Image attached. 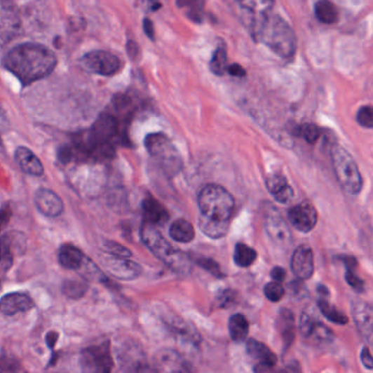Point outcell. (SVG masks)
<instances>
[{"label":"cell","instance_id":"10","mask_svg":"<svg viewBox=\"0 0 373 373\" xmlns=\"http://www.w3.org/2000/svg\"><path fill=\"white\" fill-rule=\"evenodd\" d=\"M102 265L111 276L122 280H133L142 274V267L126 257H113L107 254L103 257Z\"/></svg>","mask_w":373,"mask_h":373},{"label":"cell","instance_id":"17","mask_svg":"<svg viewBox=\"0 0 373 373\" xmlns=\"http://www.w3.org/2000/svg\"><path fill=\"white\" fill-rule=\"evenodd\" d=\"M154 366L158 371L168 372H187L191 367L177 351L172 349H163L156 355Z\"/></svg>","mask_w":373,"mask_h":373},{"label":"cell","instance_id":"36","mask_svg":"<svg viewBox=\"0 0 373 373\" xmlns=\"http://www.w3.org/2000/svg\"><path fill=\"white\" fill-rule=\"evenodd\" d=\"M194 259L197 265H199L205 271H208L209 274H212V276L217 277V278H222L224 276L222 269H220L219 264L217 263L214 259L205 257H196Z\"/></svg>","mask_w":373,"mask_h":373},{"label":"cell","instance_id":"5","mask_svg":"<svg viewBox=\"0 0 373 373\" xmlns=\"http://www.w3.org/2000/svg\"><path fill=\"white\" fill-rule=\"evenodd\" d=\"M199 212L212 219L230 222L234 209V198L224 187L208 184L198 194Z\"/></svg>","mask_w":373,"mask_h":373},{"label":"cell","instance_id":"8","mask_svg":"<svg viewBox=\"0 0 373 373\" xmlns=\"http://www.w3.org/2000/svg\"><path fill=\"white\" fill-rule=\"evenodd\" d=\"M80 62L88 72L100 76H113L122 68L118 56L107 50H93L80 58Z\"/></svg>","mask_w":373,"mask_h":373},{"label":"cell","instance_id":"46","mask_svg":"<svg viewBox=\"0 0 373 373\" xmlns=\"http://www.w3.org/2000/svg\"><path fill=\"white\" fill-rule=\"evenodd\" d=\"M11 218V209L9 207H4L0 209V229L4 228Z\"/></svg>","mask_w":373,"mask_h":373},{"label":"cell","instance_id":"52","mask_svg":"<svg viewBox=\"0 0 373 373\" xmlns=\"http://www.w3.org/2000/svg\"><path fill=\"white\" fill-rule=\"evenodd\" d=\"M3 120H4L3 110H1V107H0V123H3Z\"/></svg>","mask_w":373,"mask_h":373},{"label":"cell","instance_id":"4","mask_svg":"<svg viewBox=\"0 0 373 373\" xmlns=\"http://www.w3.org/2000/svg\"><path fill=\"white\" fill-rule=\"evenodd\" d=\"M144 147L162 171L169 177H175L183 168L181 154L167 135L152 133L144 138Z\"/></svg>","mask_w":373,"mask_h":373},{"label":"cell","instance_id":"34","mask_svg":"<svg viewBox=\"0 0 373 373\" xmlns=\"http://www.w3.org/2000/svg\"><path fill=\"white\" fill-rule=\"evenodd\" d=\"M226 50L224 45H220L214 52L212 60H210V70L217 76H222L226 72Z\"/></svg>","mask_w":373,"mask_h":373},{"label":"cell","instance_id":"24","mask_svg":"<svg viewBox=\"0 0 373 373\" xmlns=\"http://www.w3.org/2000/svg\"><path fill=\"white\" fill-rule=\"evenodd\" d=\"M86 259L83 251L70 243L64 244L58 253L60 265L72 271H79Z\"/></svg>","mask_w":373,"mask_h":373},{"label":"cell","instance_id":"50","mask_svg":"<svg viewBox=\"0 0 373 373\" xmlns=\"http://www.w3.org/2000/svg\"><path fill=\"white\" fill-rule=\"evenodd\" d=\"M57 341L58 334L56 333V332H50V333H48V335H46V344H48V346L50 349H53L54 347H55Z\"/></svg>","mask_w":373,"mask_h":373},{"label":"cell","instance_id":"42","mask_svg":"<svg viewBox=\"0 0 373 373\" xmlns=\"http://www.w3.org/2000/svg\"><path fill=\"white\" fill-rule=\"evenodd\" d=\"M236 294L232 290L222 291L217 299V306L219 308H228L236 302Z\"/></svg>","mask_w":373,"mask_h":373},{"label":"cell","instance_id":"7","mask_svg":"<svg viewBox=\"0 0 373 373\" xmlns=\"http://www.w3.org/2000/svg\"><path fill=\"white\" fill-rule=\"evenodd\" d=\"M80 365L86 372H111L114 367L110 343L103 341L83 349L80 356Z\"/></svg>","mask_w":373,"mask_h":373},{"label":"cell","instance_id":"32","mask_svg":"<svg viewBox=\"0 0 373 373\" xmlns=\"http://www.w3.org/2000/svg\"><path fill=\"white\" fill-rule=\"evenodd\" d=\"M243 11H249L253 15H262L271 11L275 0H236Z\"/></svg>","mask_w":373,"mask_h":373},{"label":"cell","instance_id":"35","mask_svg":"<svg viewBox=\"0 0 373 373\" xmlns=\"http://www.w3.org/2000/svg\"><path fill=\"white\" fill-rule=\"evenodd\" d=\"M297 135L304 138L308 144H316L321 137V130L314 124H304L297 130Z\"/></svg>","mask_w":373,"mask_h":373},{"label":"cell","instance_id":"48","mask_svg":"<svg viewBox=\"0 0 373 373\" xmlns=\"http://www.w3.org/2000/svg\"><path fill=\"white\" fill-rule=\"evenodd\" d=\"M127 52L133 60L137 58V56L140 55V48H138L137 43H135L134 41H130L127 43Z\"/></svg>","mask_w":373,"mask_h":373},{"label":"cell","instance_id":"28","mask_svg":"<svg viewBox=\"0 0 373 373\" xmlns=\"http://www.w3.org/2000/svg\"><path fill=\"white\" fill-rule=\"evenodd\" d=\"M250 325L247 318L242 314H233L229 318V334L232 341L242 343L247 339Z\"/></svg>","mask_w":373,"mask_h":373},{"label":"cell","instance_id":"47","mask_svg":"<svg viewBox=\"0 0 373 373\" xmlns=\"http://www.w3.org/2000/svg\"><path fill=\"white\" fill-rule=\"evenodd\" d=\"M142 25H144V33H146V35H147L148 38L150 39V40L154 41V23H152V21L150 20V19H148V18H146L144 20V23H142Z\"/></svg>","mask_w":373,"mask_h":373},{"label":"cell","instance_id":"22","mask_svg":"<svg viewBox=\"0 0 373 373\" xmlns=\"http://www.w3.org/2000/svg\"><path fill=\"white\" fill-rule=\"evenodd\" d=\"M247 351L249 356L259 362V367L269 369L277 363V356L265 344L251 339L247 341Z\"/></svg>","mask_w":373,"mask_h":373},{"label":"cell","instance_id":"21","mask_svg":"<svg viewBox=\"0 0 373 373\" xmlns=\"http://www.w3.org/2000/svg\"><path fill=\"white\" fill-rule=\"evenodd\" d=\"M266 187L269 194L280 204H287L294 198V189L284 175H278V173L269 175L266 179Z\"/></svg>","mask_w":373,"mask_h":373},{"label":"cell","instance_id":"16","mask_svg":"<svg viewBox=\"0 0 373 373\" xmlns=\"http://www.w3.org/2000/svg\"><path fill=\"white\" fill-rule=\"evenodd\" d=\"M34 306L33 299L23 292H11L0 299V312L8 316L29 311Z\"/></svg>","mask_w":373,"mask_h":373},{"label":"cell","instance_id":"33","mask_svg":"<svg viewBox=\"0 0 373 373\" xmlns=\"http://www.w3.org/2000/svg\"><path fill=\"white\" fill-rule=\"evenodd\" d=\"M88 286L87 283L83 279H67V280L62 283V292L66 297L70 299L83 298L87 294Z\"/></svg>","mask_w":373,"mask_h":373},{"label":"cell","instance_id":"1","mask_svg":"<svg viewBox=\"0 0 373 373\" xmlns=\"http://www.w3.org/2000/svg\"><path fill=\"white\" fill-rule=\"evenodd\" d=\"M56 65L57 57L53 50L35 43L18 45L4 58L6 69L20 80L23 86L48 77L54 72Z\"/></svg>","mask_w":373,"mask_h":373},{"label":"cell","instance_id":"44","mask_svg":"<svg viewBox=\"0 0 373 373\" xmlns=\"http://www.w3.org/2000/svg\"><path fill=\"white\" fill-rule=\"evenodd\" d=\"M286 271L283 267L276 266L271 269V276L274 281H278V283H283L286 279Z\"/></svg>","mask_w":373,"mask_h":373},{"label":"cell","instance_id":"19","mask_svg":"<svg viewBox=\"0 0 373 373\" xmlns=\"http://www.w3.org/2000/svg\"><path fill=\"white\" fill-rule=\"evenodd\" d=\"M142 214H144V222L154 226H162L167 224L170 219L167 208L159 201L151 196L146 197L142 201Z\"/></svg>","mask_w":373,"mask_h":373},{"label":"cell","instance_id":"51","mask_svg":"<svg viewBox=\"0 0 373 373\" xmlns=\"http://www.w3.org/2000/svg\"><path fill=\"white\" fill-rule=\"evenodd\" d=\"M13 21H15V19H11V25H13V27H18V25H15V23H13ZM0 27H3V29H1V30H3V32H6V31H8V28H5L6 22H4V21L3 25H0Z\"/></svg>","mask_w":373,"mask_h":373},{"label":"cell","instance_id":"27","mask_svg":"<svg viewBox=\"0 0 373 373\" xmlns=\"http://www.w3.org/2000/svg\"><path fill=\"white\" fill-rule=\"evenodd\" d=\"M314 13L320 22L334 25L339 21V9L331 0H320L314 6Z\"/></svg>","mask_w":373,"mask_h":373},{"label":"cell","instance_id":"23","mask_svg":"<svg viewBox=\"0 0 373 373\" xmlns=\"http://www.w3.org/2000/svg\"><path fill=\"white\" fill-rule=\"evenodd\" d=\"M277 329H278L279 334H280L281 339L284 343L285 351L290 348L294 341V329H296V323H294V316L288 308H281L279 311L278 318H277Z\"/></svg>","mask_w":373,"mask_h":373},{"label":"cell","instance_id":"15","mask_svg":"<svg viewBox=\"0 0 373 373\" xmlns=\"http://www.w3.org/2000/svg\"><path fill=\"white\" fill-rule=\"evenodd\" d=\"M35 206L39 212L50 218L60 217L64 212V203L60 197L50 189H40L35 193Z\"/></svg>","mask_w":373,"mask_h":373},{"label":"cell","instance_id":"45","mask_svg":"<svg viewBox=\"0 0 373 373\" xmlns=\"http://www.w3.org/2000/svg\"><path fill=\"white\" fill-rule=\"evenodd\" d=\"M226 72H229L230 75L234 76V77H244V76L247 75L245 69L242 66L238 65V64L228 66Z\"/></svg>","mask_w":373,"mask_h":373},{"label":"cell","instance_id":"30","mask_svg":"<svg viewBox=\"0 0 373 373\" xmlns=\"http://www.w3.org/2000/svg\"><path fill=\"white\" fill-rule=\"evenodd\" d=\"M177 6L181 9H186L189 20L196 23L204 20L205 0H177Z\"/></svg>","mask_w":373,"mask_h":373},{"label":"cell","instance_id":"12","mask_svg":"<svg viewBox=\"0 0 373 373\" xmlns=\"http://www.w3.org/2000/svg\"><path fill=\"white\" fill-rule=\"evenodd\" d=\"M25 249V238L19 232L4 234L0 238V264L3 269H11L13 259L17 254L22 253Z\"/></svg>","mask_w":373,"mask_h":373},{"label":"cell","instance_id":"3","mask_svg":"<svg viewBox=\"0 0 373 373\" xmlns=\"http://www.w3.org/2000/svg\"><path fill=\"white\" fill-rule=\"evenodd\" d=\"M140 238L154 257L165 263L177 274L187 276L192 271L191 259L181 250L172 245L165 236H162L157 226L144 222L140 228Z\"/></svg>","mask_w":373,"mask_h":373},{"label":"cell","instance_id":"25","mask_svg":"<svg viewBox=\"0 0 373 373\" xmlns=\"http://www.w3.org/2000/svg\"><path fill=\"white\" fill-rule=\"evenodd\" d=\"M198 226L201 231L210 239H222L229 232L230 222L212 219L208 217L199 215Z\"/></svg>","mask_w":373,"mask_h":373},{"label":"cell","instance_id":"18","mask_svg":"<svg viewBox=\"0 0 373 373\" xmlns=\"http://www.w3.org/2000/svg\"><path fill=\"white\" fill-rule=\"evenodd\" d=\"M351 314H353V321L356 324L359 333L363 336V339L370 341L372 339L373 330L372 306L365 301L353 302L351 306Z\"/></svg>","mask_w":373,"mask_h":373},{"label":"cell","instance_id":"37","mask_svg":"<svg viewBox=\"0 0 373 373\" xmlns=\"http://www.w3.org/2000/svg\"><path fill=\"white\" fill-rule=\"evenodd\" d=\"M265 297L271 302H279L285 297V288L278 281H271L264 288Z\"/></svg>","mask_w":373,"mask_h":373},{"label":"cell","instance_id":"38","mask_svg":"<svg viewBox=\"0 0 373 373\" xmlns=\"http://www.w3.org/2000/svg\"><path fill=\"white\" fill-rule=\"evenodd\" d=\"M105 252L113 257H126L130 259L132 257V252L125 247L122 244L114 241H107L104 243Z\"/></svg>","mask_w":373,"mask_h":373},{"label":"cell","instance_id":"31","mask_svg":"<svg viewBox=\"0 0 373 373\" xmlns=\"http://www.w3.org/2000/svg\"><path fill=\"white\" fill-rule=\"evenodd\" d=\"M318 308L321 313L333 323L339 324V325H345L348 323V316L344 314L339 308L330 304L326 299H321L318 301Z\"/></svg>","mask_w":373,"mask_h":373},{"label":"cell","instance_id":"49","mask_svg":"<svg viewBox=\"0 0 373 373\" xmlns=\"http://www.w3.org/2000/svg\"><path fill=\"white\" fill-rule=\"evenodd\" d=\"M339 259L343 262L346 265V269H355L357 266V259L355 257H349V255H343L339 257Z\"/></svg>","mask_w":373,"mask_h":373},{"label":"cell","instance_id":"11","mask_svg":"<svg viewBox=\"0 0 373 373\" xmlns=\"http://www.w3.org/2000/svg\"><path fill=\"white\" fill-rule=\"evenodd\" d=\"M288 219L294 229L302 233H308L318 222L316 207L308 202H302L289 209Z\"/></svg>","mask_w":373,"mask_h":373},{"label":"cell","instance_id":"9","mask_svg":"<svg viewBox=\"0 0 373 373\" xmlns=\"http://www.w3.org/2000/svg\"><path fill=\"white\" fill-rule=\"evenodd\" d=\"M264 226L269 240L276 244L277 247H285L290 245L292 241L290 229L286 220L277 210L273 208L267 210Z\"/></svg>","mask_w":373,"mask_h":373},{"label":"cell","instance_id":"43","mask_svg":"<svg viewBox=\"0 0 373 373\" xmlns=\"http://www.w3.org/2000/svg\"><path fill=\"white\" fill-rule=\"evenodd\" d=\"M361 361H362L363 366L366 367L368 370H372L373 361L372 356H371L370 349L368 347H365L361 351Z\"/></svg>","mask_w":373,"mask_h":373},{"label":"cell","instance_id":"40","mask_svg":"<svg viewBox=\"0 0 373 373\" xmlns=\"http://www.w3.org/2000/svg\"><path fill=\"white\" fill-rule=\"evenodd\" d=\"M345 279L348 283L349 286L351 288L355 289L357 291H362L365 288V281L356 274L355 269H348L346 271Z\"/></svg>","mask_w":373,"mask_h":373},{"label":"cell","instance_id":"26","mask_svg":"<svg viewBox=\"0 0 373 373\" xmlns=\"http://www.w3.org/2000/svg\"><path fill=\"white\" fill-rule=\"evenodd\" d=\"M170 236L172 239L181 243H189L195 238V229L191 222L186 219L179 218L173 222L170 226Z\"/></svg>","mask_w":373,"mask_h":373},{"label":"cell","instance_id":"6","mask_svg":"<svg viewBox=\"0 0 373 373\" xmlns=\"http://www.w3.org/2000/svg\"><path fill=\"white\" fill-rule=\"evenodd\" d=\"M332 165L341 189L351 195L359 194L362 189V177L353 156L345 148L335 146L332 149Z\"/></svg>","mask_w":373,"mask_h":373},{"label":"cell","instance_id":"13","mask_svg":"<svg viewBox=\"0 0 373 373\" xmlns=\"http://www.w3.org/2000/svg\"><path fill=\"white\" fill-rule=\"evenodd\" d=\"M291 269L297 278L308 280L314 273L313 251L308 245H300L294 250L291 259Z\"/></svg>","mask_w":373,"mask_h":373},{"label":"cell","instance_id":"14","mask_svg":"<svg viewBox=\"0 0 373 373\" xmlns=\"http://www.w3.org/2000/svg\"><path fill=\"white\" fill-rule=\"evenodd\" d=\"M300 332L304 339H316L318 341L326 339L329 341L332 337V332L330 331L322 322H320L313 308L304 310L300 318Z\"/></svg>","mask_w":373,"mask_h":373},{"label":"cell","instance_id":"29","mask_svg":"<svg viewBox=\"0 0 373 373\" xmlns=\"http://www.w3.org/2000/svg\"><path fill=\"white\" fill-rule=\"evenodd\" d=\"M257 253L253 247H249L247 244L236 243L234 249L233 259L236 266L247 269V267L253 265L254 262L257 261Z\"/></svg>","mask_w":373,"mask_h":373},{"label":"cell","instance_id":"41","mask_svg":"<svg viewBox=\"0 0 373 373\" xmlns=\"http://www.w3.org/2000/svg\"><path fill=\"white\" fill-rule=\"evenodd\" d=\"M20 369V365L15 359L0 357V372H17Z\"/></svg>","mask_w":373,"mask_h":373},{"label":"cell","instance_id":"39","mask_svg":"<svg viewBox=\"0 0 373 373\" xmlns=\"http://www.w3.org/2000/svg\"><path fill=\"white\" fill-rule=\"evenodd\" d=\"M357 122L360 126L365 127L371 130L373 127V110L372 107L370 105H366L359 109L358 113H357Z\"/></svg>","mask_w":373,"mask_h":373},{"label":"cell","instance_id":"2","mask_svg":"<svg viewBox=\"0 0 373 373\" xmlns=\"http://www.w3.org/2000/svg\"><path fill=\"white\" fill-rule=\"evenodd\" d=\"M251 34L254 40L266 45L279 57L288 60L296 53L297 38L294 30L280 15L271 11L253 15Z\"/></svg>","mask_w":373,"mask_h":373},{"label":"cell","instance_id":"20","mask_svg":"<svg viewBox=\"0 0 373 373\" xmlns=\"http://www.w3.org/2000/svg\"><path fill=\"white\" fill-rule=\"evenodd\" d=\"M15 159L18 165L25 173L32 177H42L44 175V167L42 162L36 157L32 150L27 147L17 148L15 152Z\"/></svg>","mask_w":373,"mask_h":373}]
</instances>
